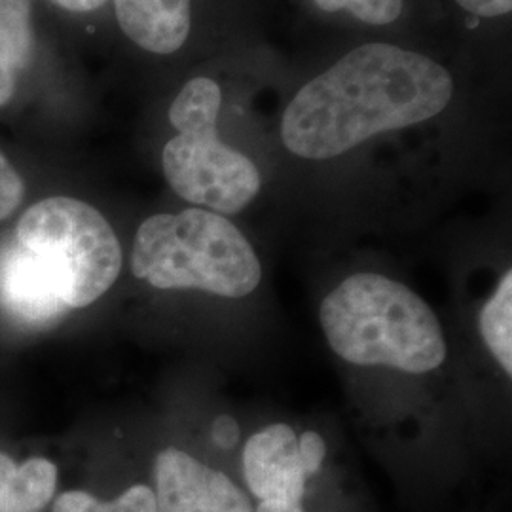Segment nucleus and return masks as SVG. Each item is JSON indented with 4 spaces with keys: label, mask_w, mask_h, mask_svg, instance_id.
Wrapping results in <instances>:
<instances>
[{
    "label": "nucleus",
    "mask_w": 512,
    "mask_h": 512,
    "mask_svg": "<svg viewBox=\"0 0 512 512\" xmlns=\"http://www.w3.org/2000/svg\"><path fill=\"white\" fill-rule=\"evenodd\" d=\"M452 93V76L433 59L393 44H365L296 93L281 139L300 158L329 160L378 133L437 116Z\"/></svg>",
    "instance_id": "nucleus-1"
},
{
    "label": "nucleus",
    "mask_w": 512,
    "mask_h": 512,
    "mask_svg": "<svg viewBox=\"0 0 512 512\" xmlns=\"http://www.w3.org/2000/svg\"><path fill=\"white\" fill-rule=\"evenodd\" d=\"M321 327L344 361L425 374L446 359L439 319L406 285L378 274H355L321 304Z\"/></svg>",
    "instance_id": "nucleus-2"
},
{
    "label": "nucleus",
    "mask_w": 512,
    "mask_h": 512,
    "mask_svg": "<svg viewBox=\"0 0 512 512\" xmlns=\"http://www.w3.org/2000/svg\"><path fill=\"white\" fill-rule=\"evenodd\" d=\"M131 270L156 289H196L224 298H243L262 279L247 238L230 220L203 209L145 220L135 236Z\"/></svg>",
    "instance_id": "nucleus-3"
},
{
    "label": "nucleus",
    "mask_w": 512,
    "mask_h": 512,
    "mask_svg": "<svg viewBox=\"0 0 512 512\" xmlns=\"http://www.w3.org/2000/svg\"><path fill=\"white\" fill-rule=\"evenodd\" d=\"M220 88L211 78H194L169 109L179 131L164 148L165 179L183 200L219 213H239L260 190L256 165L219 139Z\"/></svg>",
    "instance_id": "nucleus-4"
},
{
    "label": "nucleus",
    "mask_w": 512,
    "mask_h": 512,
    "mask_svg": "<svg viewBox=\"0 0 512 512\" xmlns=\"http://www.w3.org/2000/svg\"><path fill=\"white\" fill-rule=\"evenodd\" d=\"M16 239L52 272L69 310L109 291L122 270V249L107 219L88 203L55 196L35 203L18 222Z\"/></svg>",
    "instance_id": "nucleus-5"
},
{
    "label": "nucleus",
    "mask_w": 512,
    "mask_h": 512,
    "mask_svg": "<svg viewBox=\"0 0 512 512\" xmlns=\"http://www.w3.org/2000/svg\"><path fill=\"white\" fill-rule=\"evenodd\" d=\"M158 512H255L232 478L179 448H165L154 461Z\"/></svg>",
    "instance_id": "nucleus-6"
},
{
    "label": "nucleus",
    "mask_w": 512,
    "mask_h": 512,
    "mask_svg": "<svg viewBox=\"0 0 512 512\" xmlns=\"http://www.w3.org/2000/svg\"><path fill=\"white\" fill-rule=\"evenodd\" d=\"M243 473L258 501L302 505L308 475L298 454V437L285 423L270 425L247 440Z\"/></svg>",
    "instance_id": "nucleus-7"
},
{
    "label": "nucleus",
    "mask_w": 512,
    "mask_h": 512,
    "mask_svg": "<svg viewBox=\"0 0 512 512\" xmlns=\"http://www.w3.org/2000/svg\"><path fill=\"white\" fill-rule=\"evenodd\" d=\"M0 306L27 325L54 323L69 310L52 272L18 239L0 251Z\"/></svg>",
    "instance_id": "nucleus-8"
},
{
    "label": "nucleus",
    "mask_w": 512,
    "mask_h": 512,
    "mask_svg": "<svg viewBox=\"0 0 512 512\" xmlns=\"http://www.w3.org/2000/svg\"><path fill=\"white\" fill-rule=\"evenodd\" d=\"M114 6L126 37L152 54L177 52L190 33V0H114Z\"/></svg>",
    "instance_id": "nucleus-9"
},
{
    "label": "nucleus",
    "mask_w": 512,
    "mask_h": 512,
    "mask_svg": "<svg viewBox=\"0 0 512 512\" xmlns=\"http://www.w3.org/2000/svg\"><path fill=\"white\" fill-rule=\"evenodd\" d=\"M31 0H0V107H6L18 88L19 74L33 57Z\"/></svg>",
    "instance_id": "nucleus-10"
},
{
    "label": "nucleus",
    "mask_w": 512,
    "mask_h": 512,
    "mask_svg": "<svg viewBox=\"0 0 512 512\" xmlns=\"http://www.w3.org/2000/svg\"><path fill=\"white\" fill-rule=\"evenodd\" d=\"M57 488V467L44 458L16 463L0 454V512H42Z\"/></svg>",
    "instance_id": "nucleus-11"
},
{
    "label": "nucleus",
    "mask_w": 512,
    "mask_h": 512,
    "mask_svg": "<svg viewBox=\"0 0 512 512\" xmlns=\"http://www.w3.org/2000/svg\"><path fill=\"white\" fill-rule=\"evenodd\" d=\"M512 274L501 277L494 296L480 313V334L495 361L512 374Z\"/></svg>",
    "instance_id": "nucleus-12"
},
{
    "label": "nucleus",
    "mask_w": 512,
    "mask_h": 512,
    "mask_svg": "<svg viewBox=\"0 0 512 512\" xmlns=\"http://www.w3.org/2000/svg\"><path fill=\"white\" fill-rule=\"evenodd\" d=\"M52 512H158V509L154 490L145 484H135L112 501H103L84 490L65 492L55 499Z\"/></svg>",
    "instance_id": "nucleus-13"
},
{
    "label": "nucleus",
    "mask_w": 512,
    "mask_h": 512,
    "mask_svg": "<svg viewBox=\"0 0 512 512\" xmlns=\"http://www.w3.org/2000/svg\"><path fill=\"white\" fill-rule=\"evenodd\" d=\"M325 12L348 10L370 25H387L399 18L403 10V0H313Z\"/></svg>",
    "instance_id": "nucleus-14"
},
{
    "label": "nucleus",
    "mask_w": 512,
    "mask_h": 512,
    "mask_svg": "<svg viewBox=\"0 0 512 512\" xmlns=\"http://www.w3.org/2000/svg\"><path fill=\"white\" fill-rule=\"evenodd\" d=\"M25 184L18 171L0 152V220L8 219L23 200Z\"/></svg>",
    "instance_id": "nucleus-15"
},
{
    "label": "nucleus",
    "mask_w": 512,
    "mask_h": 512,
    "mask_svg": "<svg viewBox=\"0 0 512 512\" xmlns=\"http://www.w3.org/2000/svg\"><path fill=\"white\" fill-rule=\"evenodd\" d=\"M298 454H300V461H302V467H304L308 478L317 475L323 465L325 454H327L325 440L315 431H306L298 439Z\"/></svg>",
    "instance_id": "nucleus-16"
},
{
    "label": "nucleus",
    "mask_w": 512,
    "mask_h": 512,
    "mask_svg": "<svg viewBox=\"0 0 512 512\" xmlns=\"http://www.w3.org/2000/svg\"><path fill=\"white\" fill-rule=\"evenodd\" d=\"M211 439L215 442V446H219L222 450H232L239 440L238 421L234 420L232 416L222 414L213 423Z\"/></svg>",
    "instance_id": "nucleus-17"
},
{
    "label": "nucleus",
    "mask_w": 512,
    "mask_h": 512,
    "mask_svg": "<svg viewBox=\"0 0 512 512\" xmlns=\"http://www.w3.org/2000/svg\"><path fill=\"white\" fill-rule=\"evenodd\" d=\"M461 8L480 18L505 16L512 10V0H456Z\"/></svg>",
    "instance_id": "nucleus-18"
},
{
    "label": "nucleus",
    "mask_w": 512,
    "mask_h": 512,
    "mask_svg": "<svg viewBox=\"0 0 512 512\" xmlns=\"http://www.w3.org/2000/svg\"><path fill=\"white\" fill-rule=\"evenodd\" d=\"M54 2L69 12H92L101 4H105V0H54Z\"/></svg>",
    "instance_id": "nucleus-19"
},
{
    "label": "nucleus",
    "mask_w": 512,
    "mask_h": 512,
    "mask_svg": "<svg viewBox=\"0 0 512 512\" xmlns=\"http://www.w3.org/2000/svg\"><path fill=\"white\" fill-rule=\"evenodd\" d=\"M255 512H304V505L274 503V501H258Z\"/></svg>",
    "instance_id": "nucleus-20"
}]
</instances>
